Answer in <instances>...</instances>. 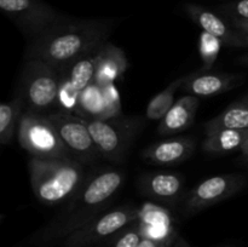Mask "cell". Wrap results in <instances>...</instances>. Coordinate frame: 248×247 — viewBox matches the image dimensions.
Masks as SVG:
<instances>
[{"mask_svg": "<svg viewBox=\"0 0 248 247\" xmlns=\"http://www.w3.org/2000/svg\"><path fill=\"white\" fill-rule=\"evenodd\" d=\"M18 142L31 157H72L47 115L26 109L18 124Z\"/></svg>", "mask_w": 248, "mask_h": 247, "instance_id": "cell-6", "label": "cell"}, {"mask_svg": "<svg viewBox=\"0 0 248 247\" xmlns=\"http://www.w3.org/2000/svg\"><path fill=\"white\" fill-rule=\"evenodd\" d=\"M244 82L241 74L229 73H211L210 70H200L184 77L181 89L186 93L196 97H211L224 93Z\"/></svg>", "mask_w": 248, "mask_h": 247, "instance_id": "cell-12", "label": "cell"}, {"mask_svg": "<svg viewBox=\"0 0 248 247\" xmlns=\"http://www.w3.org/2000/svg\"><path fill=\"white\" fill-rule=\"evenodd\" d=\"M140 211L133 205H124L115 210L103 212L87 224L70 234L63 247H90L104 241L132 222L140 219Z\"/></svg>", "mask_w": 248, "mask_h": 247, "instance_id": "cell-8", "label": "cell"}, {"mask_svg": "<svg viewBox=\"0 0 248 247\" xmlns=\"http://www.w3.org/2000/svg\"><path fill=\"white\" fill-rule=\"evenodd\" d=\"M0 9L29 40L68 18L43 0H0Z\"/></svg>", "mask_w": 248, "mask_h": 247, "instance_id": "cell-7", "label": "cell"}, {"mask_svg": "<svg viewBox=\"0 0 248 247\" xmlns=\"http://www.w3.org/2000/svg\"><path fill=\"white\" fill-rule=\"evenodd\" d=\"M200 99L193 94H186L174 102L172 108L160 120L157 133L161 136H171L188 130L195 120Z\"/></svg>", "mask_w": 248, "mask_h": 247, "instance_id": "cell-16", "label": "cell"}, {"mask_svg": "<svg viewBox=\"0 0 248 247\" xmlns=\"http://www.w3.org/2000/svg\"><path fill=\"white\" fill-rule=\"evenodd\" d=\"M111 237V247H140L143 240L142 224L140 219L128 224Z\"/></svg>", "mask_w": 248, "mask_h": 247, "instance_id": "cell-24", "label": "cell"}, {"mask_svg": "<svg viewBox=\"0 0 248 247\" xmlns=\"http://www.w3.org/2000/svg\"><path fill=\"white\" fill-rule=\"evenodd\" d=\"M46 115L55 126L72 157L84 165L93 164L102 157L84 118L64 109L51 111Z\"/></svg>", "mask_w": 248, "mask_h": 247, "instance_id": "cell-9", "label": "cell"}, {"mask_svg": "<svg viewBox=\"0 0 248 247\" xmlns=\"http://www.w3.org/2000/svg\"><path fill=\"white\" fill-rule=\"evenodd\" d=\"M75 114L91 119H110L120 115V101L115 86H99L92 82L80 93Z\"/></svg>", "mask_w": 248, "mask_h": 247, "instance_id": "cell-11", "label": "cell"}, {"mask_svg": "<svg viewBox=\"0 0 248 247\" xmlns=\"http://www.w3.org/2000/svg\"><path fill=\"white\" fill-rule=\"evenodd\" d=\"M28 170L34 195L39 202L47 206L69 200L86 179L84 164L74 157H31Z\"/></svg>", "mask_w": 248, "mask_h": 247, "instance_id": "cell-3", "label": "cell"}, {"mask_svg": "<svg viewBox=\"0 0 248 247\" xmlns=\"http://www.w3.org/2000/svg\"><path fill=\"white\" fill-rule=\"evenodd\" d=\"M217 14L223 17L248 19V0H232L217 7Z\"/></svg>", "mask_w": 248, "mask_h": 247, "instance_id": "cell-25", "label": "cell"}, {"mask_svg": "<svg viewBox=\"0 0 248 247\" xmlns=\"http://www.w3.org/2000/svg\"><path fill=\"white\" fill-rule=\"evenodd\" d=\"M114 19H74L68 17L29 40L26 60H38L62 69L77 58L107 43Z\"/></svg>", "mask_w": 248, "mask_h": 247, "instance_id": "cell-2", "label": "cell"}, {"mask_svg": "<svg viewBox=\"0 0 248 247\" xmlns=\"http://www.w3.org/2000/svg\"><path fill=\"white\" fill-rule=\"evenodd\" d=\"M184 77H181L172 81L169 86L157 94H155L150 102L148 103L147 110H145V116L149 120H161L167 111L172 108L174 104V96H176L177 90L181 89L182 84L184 81Z\"/></svg>", "mask_w": 248, "mask_h": 247, "instance_id": "cell-22", "label": "cell"}, {"mask_svg": "<svg viewBox=\"0 0 248 247\" xmlns=\"http://www.w3.org/2000/svg\"><path fill=\"white\" fill-rule=\"evenodd\" d=\"M222 41L211 34L202 31L200 34V41H199V52H200L201 60L203 62V70H211L213 63L217 60L219 55Z\"/></svg>", "mask_w": 248, "mask_h": 247, "instance_id": "cell-23", "label": "cell"}, {"mask_svg": "<svg viewBox=\"0 0 248 247\" xmlns=\"http://www.w3.org/2000/svg\"><path fill=\"white\" fill-rule=\"evenodd\" d=\"M184 10L191 21L195 22L202 29V31L218 38L223 45L228 47H245L240 34L219 14L213 12L212 10H208L205 6L191 4V2L184 5Z\"/></svg>", "mask_w": 248, "mask_h": 247, "instance_id": "cell-13", "label": "cell"}, {"mask_svg": "<svg viewBox=\"0 0 248 247\" xmlns=\"http://www.w3.org/2000/svg\"><path fill=\"white\" fill-rule=\"evenodd\" d=\"M99 47L77 58L67 67L61 69L63 82H65L78 93H81L96 79L97 70H98Z\"/></svg>", "mask_w": 248, "mask_h": 247, "instance_id": "cell-17", "label": "cell"}, {"mask_svg": "<svg viewBox=\"0 0 248 247\" xmlns=\"http://www.w3.org/2000/svg\"><path fill=\"white\" fill-rule=\"evenodd\" d=\"M23 108H26V102L21 94L15 97L12 101L5 102L0 106V143L1 144L6 145L12 140L17 124H19L24 113Z\"/></svg>", "mask_w": 248, "mask_h": 247, "instance_id": "cell-21", "label": "cell"}, {"mask_svg": "<svg viewBox=\"0 0 248 247\" xmlns=\"http://www.w3.org/2000/svg\"></svg>", "mask_w": 248, "mask_h": 247, "instance_id": "cell-31", "label": "cell"}, {"mask_svg": "<svg viewBox=\"0 0 248 247\" xmlns=\"http://www.w3.org/2000/svg\"><path fill=\"white\" fill-rule=\"evenodd\" d=\"M62 72L38 60H26L21 77V96L26 109L44 113L60 106Z\"/></svg>", "mask_w": 248, "mask_h": 247, "instance_id": "cell-4", "label": "cell"}, {"mask_svg": "<svg viewBox=\"0 0 248 247\" xmlns=\"http://www.w3.org/2000/svg\"><path fill=\"white\" fill-rule=\"evenodd\" d=\"M172 247H190V245L188 244V241H186L183 236H181V235L178 234V236H177L176 241H174L173 246Z\"/></svg>", "mask_w": 248, "mask_h": 247, "instance_id": "cell-28", "label": "cell"}, {"mask_svg": "<svg viewBox=\"0 0 248 247\" xmlns=\"http://www.w3.org/2000/svg\"><path fill=\"white\" fill-rule=\"evenodd\" d=\"M220 130H248V94L232 102L205 124L206 135Z\"/></svg>", "mask_w": 248, "mask_h": 247, "instance_id": "cell-19", "label": "cell"}, {"mask_svg": "<svg viewBox=\"0 0 248 247\" xmlns=\"http://www.w3.org/2000/svg\"><path fill=\"white\" fill-rule=\"evenodd\" d=\"M240 150H241L242 157H244V159H245V161L248 162V136H247L246 139H245L244 144H242L241 149H240Z\"/></svg>", "mask_w": 248, "mask_h": 247, "instance_id": "cell-29", "label": "cell"}, {"mask_svg": "<svg viewBox=\"0 0 248 247\" xmlns=\"http://www.w3.org/2000/svg\"><path fill=\"white\" fill-rule=\"evenodd\" d=\"M125 178V172L119 170H104L90 176L79 190L65 201L61 212L31 236V244L47 246L65 240L90 220L106 212Z\"/></svg>", "mask_w": 248, "mask_h": 247, "instance_id": "cell-1", "label": "cell"}, {"mask_svg": "<svg viewBox=\"0 0 248 247\" xmlns=\"http://www.w3.org/2000/svg\"><path fill=\"white\" fill-rule=\"evenodd\" d=\"M224 18L240 34L245 47H248V19L235 18V17H224Z\"/></svg>", "mask_w": 248, "mask_h": 247, "instance_id": "cell-27", "label": "cell"}, {"mask_svg": "<svg viewBox=\"0 0 248 247\" xmlns=\"http://www.w3.org/2000/svg\"><path fill=\"white\" fill-rule=\"evenodd\" d=\"M177 236H178L177 232H172L171 234L166 235L164 237H153L143 235V240L140 242V247H172Z\"/></svg>", "mask_w": 248, "mask_h": 247, "instance_id": "cell-26", "label": "cell"}, {"mask_svg": "<svg viewBox=\"0 0 248 247\" xmlns=\"http://www.w3.org/2000/svg\"><path fill=\"white\" fill-rule=\"evenodd\" d=\"M196 143L191 137H176L161 140L143 150L142 156L153 165H177L186 161L195 152Z\"/></svg>", "mask_w": 248, "mask_h": 247, "instance_id": "cell-14", "label": "cell"}, {"mask_svg": "<svg viewBox=\"0 0 248 247\" xmlns=\"http://www.w3.org/2000/svg\"><path fill=\"white\" fill-rule=\"evenodd\" d=\"M184 181L182 176L169 172L143 174L138 181V188L148 198L160 202L173 203L183 194Z\"/></svg>", "mask_w": 248, "mask_h": 247, "instance_id": "cell-15", "label": "cell"}, {"mask_svg": "<svg viewBox=\"0 0 248 247\" xmlns=\"http://www.w3.org/2000/svg\"><path fill=\"white\" fill-rule=\"evenodd\" d=\"M239 62L241 63V64H244V65H246V67H248V53H245V55L240 56Z\"/></svg>", "mask_w": 248, "mask_h": 247, "instance_id": "cell-30", "label": "cell"}, {"mask_svg": "<svg viewBox=\"0 0 248 247\" xmlns=\"http://www.w3.org/2000/svg\"><path fill=\"white\" fill-rule=\"evenodd\" d=\"M247 183V177L237 173L220 174L205 179L196 184L186 196L184 211L186 213H198L217 205L240 193Z\"/></svg>", "mask_w": 248, "mask_h": 247, "instance_id": "cell-10", "label": "cell"}, {"mask_svg": "<svg viewBox=\"0 0 248 247\" xmlns=\"http://www.w3.org/2000/svg\"><path fill=\"white\" fill-rule=\"evenodd\" d=\"M248 130H220L208 133L202 142V150L207 154L224 155L241 149Z\"/></svg>", "mask_w": 248, "mask_h": 247, "instance_id": "cell-20", "label": "cell"}, {"mask_svg": "<svg viewBox=\"0 0 248 247\" xmlns=\"http://www.w3.org/2000/svg\"><path fill=\"white\" fill-rule=\"evenodd\" d=\"M127 67V58L124 51L107 41L98 50V70L93 82L99 86L114 85L115 80L124 75Z\"/></svg>", "mask_w": 248, "mask_h": 247, "instance_id": "cell-18", "label": "cell"}, {"mask_svg": "<svg viewBox=\"0 0 248 247\" xmlns=\"http://www.w3.org/2000/svg\"><path fill=\"white\" fill-rule=\"evenodd\" d=\"M93 142L103 159L121 162L142 127L140 118H123L118 115L110 119L84 118Z\"/></svg>", "mask_w": 248, "mask_h": 247, "instance_id": "cell-5", "label": "cell"}]
</instances>
